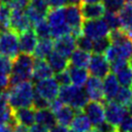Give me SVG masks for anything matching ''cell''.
<instances>
[{
	"instance_id": "obj_33",
	"label": "cell",
	"mask_w": 132,
	"mask_h": 132,
	"mask_svg": "<svg viewBox=\"0 0 132 132\" xmlns=\"http://www.w3.org/2000/svg\"><path fill=\"white\" fill-rule=\"evenodd\" d=\"M114 101H117L118 103L124 105V106H127L131 101H132V91L129 87H122L120 88L116 98H114Z\"/></svg>"
},
{
	"instance_id": "obj_37",
	"label": "cell",
	"mask_w": 132,
	"mask_h": 132,
	"mask_svg": "<svg viewBox=\"0 0 132 132\" xmlns=\"http://www.w3.org/2000/svg\"><path fill=\"white\" fill-rule=\"evenodd\" d=\"M28 5L31 6L32 8H34L35 10H37L38 12L42 13L45 16L50 10V6L45 0H30Z\"/></svg>"
},
{
	"instance_id": "obj_8",
	"label": "cell",
	"mask_w": 132,
	"mask_h": 132,
	"mask_svg": "<svg viewBox=\"0 0 132 132\" xmlns=\"http://www.w3.org/2000/svg\"><path fill=\"white\" fill-rule=\"evenodd\" d=\"M65 21L70 28V33L75 37L81 34L82 25V14L80 11V6L77 4H68L64 7Z\"/></svg>"
},
{
	"instance_id": "obj_45",
	"label": "cell",
	"mask_w": 132,
	"mask_h": 132,
	"mask_svg": "<svg viewBox=\"0 0 132 132\" xmlns=\"http://www.w3.org/2000/svg\"><path fill=\"white\" fill-rule=\"evenodd\" d=\"M30 0H14L10 5L11 10H25L29 4Z\"/></svg>"
},
{
	"instance_id": "obj_17",
	"label": "cell",
	"mask_w": 132,
	"mask_h": 132,
	"mask_svg": "<svg viewBox=\"0 0 132 132\" xmlns=\"http://www.w3.org/2000/svg\"><path fill=\"white\" fill-rule=\"evenodd\" d=\"M103 95H104V102L105 101H111L114 100L119 90H120V84L117 79V76L113 72H109L103 79Z\"/></svg>"
},
{
	"instance_id": "obj_16",
	"label": "cell",
	"mask_w": 132,
	"mask_h": 132,
	"mask_svg": "<svg viewBox=\"0 0 132 132\" xmlns=\"http://www.w3.org/2000/svg\"><path fill=\"white\" fill-rule=\"evenodd\" d=\"M37 43V36L32 29H28L19 34V48L24 54L32 55Z\"/></svg>"
},
{
	"instance_id": "obj_5",
	"label": "cell",
	"mask_w": 132,
	"mask_h": 132,
	"mask_svg": "<svg viewBox=\"0 0 132 132\" xmlns=\"http://www.w3.org/2000/svg\"><path fill=\"white\" fill-rule=\"evenodd\" d=\"M131 54H132V38H130L129 36H126L125 38H123L118 42L110 43L104 56L110 63L116 60L129 61Z\"/></svg>"
},
{
	"instance_id": "obj_49",
	"label": "cell",
	"mask_w": 132,
	"mask_h": 132,
	"mask_svg": "<svg viewBox=\"0 0 132 132\" xmlns=\"http://www.w3.org/2000/svg\"><path fill=\"white\" fill-rule=\"evenodd\" d=\"M12 130H13V132H28L29 129L25 125H22V124H19V123H14L12 125Z\"/></svg>"
},
{
	"instance_id": "obj_7",
	"label": "cell",
	"mask_w": 132,
	"mask_h": 132,
	"mask_svg": "<svg viewBox=\"0 0 132 132\" xmlns=\"http://www.w3.org/2000/svg\"><path fill=\"white\" fill-rule=\"evenodd\" d=\"M109 31L110 30L108 26L102 18L95 20H86L81 25V33L93 40L108 36Z\"/></svg>"
},
{
	"instance_id": "obj_44",
	"label": "cell",
	"mask_w": 132,
	"mask_h": 132,
	"mask_svg": "<svg viewBox=\"0 0 132 132\" xmlns=\"http://www.w3.org/2000/svg\"><path fill=\"white\" fill-rule=\"evenodd\" d=\"M96 128H97V130L99 132H118L117 131V127H114L113 125H111L107 121H103L102 123L97 125Z\"/></svg>"
},
{
	"instance_id": "obj_21",
	"label": "cell",
	"mask_w": 132,
	"mask_h": 132,
	"mask_svg": "<svg viewBox=\"0 0 132 132\" xmlns=\"http://www.w3.org/2000/svg\"><path fill=\"white\" fill-rule=\"evenodd\" d=\"M121 21V29L132 38V3H125L123 8L118 12Z\"/></svg>"
},
{
	"instance_id": "obj_36",
	"label": "cell",
	"mask_w": 132,
	"mask_h": 132,
	"mask_svg": "<svg viewBox=\"0 0 132 132\" xmlns=\"http://www.w3.org/2000/svg\"><path fill=\"white\" fill-rule=\"evenodd\" d=\"M125 0H102V4L105 8V11L119 12L125 5Z\"/></svg>"
},
{
	"instance_id": "obj_31",
	"label": "cell",
	"mask_w": 132,
	"mask_h": 132,
	"mask_svg": "<svg viewBox=\"0 0 132 132\" xmlns=\"http://www.w3.org/2000/svg\"><path fill=\"white\" fill-rule=\"evenodd\" d=\"M34 32L39 39L51 38V28L45 19L41 20L40 22L34 25Z\"/></svg>"
},
{
	"instance_id": "obj_11",
	"label": "cell",
	"mask_w": 132,
	"mask_h": 132,
	"mask_svg": "<svg viewBox=\"0 0 132 132\" xmlns=\"http://www.w3.org/2000/svg\"><path fill=\"white\" fill-rule=\"evenodd\" d=\"M103 103H104V109H105V121H107L114 127H118L119 124L128 114L126 106L113 100L105 101Z\"/></svg>"
},
{
	"instance_id": "obj_32",
	"label": "cell",
	"mask_w": 132,
	"mask_h": 132,
	"mask_svg": "<svg viewBox=\"0 0 132 132\" xmlns=\"http://www.w3.org/2000/svg\"><path fill=\"white\" fill-rule=\"evenodd\" d=\"M102 19L108 26L109 30H117L121 29V21L119 18V14L117 12H110V11H105Z\"/></svg>"
},
{
	"instance_id": "obj_53",
	"label": "cell",
	"mask_w": 132,
	"mask_h": 132,
	"mask_svg": "<svg viewBox=\"0 0 132 132\" xmlns=\"http://www.w3.org/2000/svg\"><path fill=\"white\" fill-rule=\"evenodd\" d=\"M67 2H68V4H77V5H79L81 0H67Z\"/></svg>"
},
{
	"instance_id": "obj_51",
	"label": "cell",
	"mask_w": 132,
	"mask_h": 132,
	"mask_svg": "<svg viewBox=\"0 0 132 132\" xmlns=\"http://www.w3.org/2000/svg\"><path fill=\"white\" fill-rule=\"evenodd\" d=\"M126 108H127V111H128V113L129 114H131L132 116V101L126 106Z\"/></svg>"
},
{
	"instance_id": "obj_41",
	"label": "cell",
	"mask_w": 132,
	"mask_h": 132,
	"mask_svg": "<svg viewBox=\"0 0 132 132\" xmlns=\"http://www.w3.org/2000/svg\"><path fill=\"white\" fill-rule=\"evenodd\" d=\"M55 78L56 80L58 81V84L60 86H66V85H69L71 81H70V76H69V73H68V70L67 69H64L58 73H55Z\"/></svg>"
},
{
	"instance_id": "obj_35",
	"label": "cell",
	"mask_w": 132,
	"mask_h": 132,
	"mask_svg": "<svg viewBox=\"0 0 132 132\" xmlns=\"http://www.w3.org/2000/svg\"><path fill=\"white\" fill-rule=\"evenodd\" d=\"M75 42H76V47L77 48H79L81 51H85V52H89V53L92 52V48H93V39H91L90 37L84 35L82 33L80 35L76 36Z\"/></svg>"
},
{
	"instance_id": "obj_15",
	"label": "cell",
	"mask_w": 132,
	"mask_h": 132,
	"mask_svg": "<svg viewBox=\"0 0 132 132\" xmlns=\"http://www.w3.org/2000/svg\"><path fill=\"white\" fill-rule=\"evenodd\" d=\"M30 23L25 10H11L10 14V29L16 34H20L28 29H31Z\"/></svg>"
},
{
	"instance_id": "obj_30",
	"label": "cell",
	"mask_w": 132,
	"mask_h": 132,
	"mask_svg": "<svg viewBox=\"0 0 132 132\" xmlns=\"http://www.w3.org/2000/svg\"><path fill=\"white\" fill-rule=\"evenodd\" d=\"M10 7L2 3L0 5V32L10 29Z\"/></svg>"
},
{
	"instance_id": "obj_48",
	"label": "cell",
	"mask_w": 132,
	"mask_h": 132,
	"mask_svg": "<svg viewBox=\"0 0 132 132\" xmlns=\"http://www.w3.org/2000/svg\"><path fill=\"white\" fill-rule=\"evenodd\" d=\"M28 132H48V129L45 128L42 125L39 124H33L32 126H30V129L28 130Z\"/></svg>"
},
{
	"instance_id": "obj_26",
	"label": "cell",
	"mask_w": 132,
	"mask_h": 132,
	"mask_svg": "<svg viewBox=\"0 0 132 132\" xmlns=\"http://www.w3.org/2000/svg\"><path fill=\"white\" fill-rule=\"evenodd\" d=\"M54 51V41L51 38L39 39L37 41L35 50L33 52V57L35 59H46V57Z\"/></svg>"
},
{
	"instance_id": "obj_38",
	"label": "cell",
	"mask_w": 132,
	"mask_h": 132,
	"mask_svg": "<svg viewBox=\"0 0 132 132\" xmlns=\"http://www.w3.org/2000/svg\"><path fill=\"white\" fill-rule=\"evenodd\" d=\"M48 106H50V101H47L45 98H43L42 96H40L39 94L34 92L33 101H32V107L35 110H38V109L48 108Z\"/></svg>"
},
{
	"instance_id": "obj_2",
	"label": "cell",
	"mask_w": 132,
	"mask_h": 132,
	"mask_svg": "<svg viewBox=\"0 0 132 132\" xmlns=\"http://www.w3.org/2000/svg\"><path fill=\"white\" fill-rule=\"evenodd\" d=\"M34 57L29 54H20L12 59L11 71L9 73V87L24 80H30L32 77Z\"/></svg>"
},
{
	"instance_id": "obj_27",
	"label": "cell",
	"mask_w": 132,
	"mask_h": 132,
	"mask_svg": "<svg viewBox=\"0 0 132 132\" xmlns=\"http://www.w3.org/2000/svg\"><path fill=\"white\" fill-rule=\"evenodd\" d=\"M91 59V54L89 52L81 51L79 48L74 50L72 54L69 56V65L80 67V68H88L89 62Z\"/></svg>"
},
{
	"instance_id": "obj_6",
	"label": "cell",
	"mask_w": 132,
	"mask_h": 132,
	"mask_svg": "<svg viewBox=\"0 0 132 132\" xmlns=\"http://www.w3.org/2000/svg\"><path fill=\"white\" fill-rule=\"evenodd\" d=\"M19 37L11 29L0 32V54L13 59L19 55Z\"/></svg>"
},
{
	"instance_id": "obj_25",
	"label": "cell",
	"mask_w": 132,
	"mask_h": 132,
	"mask_svg": "<svg viewBox=\"0 0 132 132\" xmlns=\"http://www.w3.org/2000/svg\"><path fill=\"white\" fill-rule=\"evenodd\" d=\"M35 123L50 129L57 124V121L54 112L50 108H43L35 110Z\"/></svg>"
},
{
	"instance_id": "obj_29",
	"label": "cell",
	"mask_w": 132,
	"mask_h": 132,
	"mask_svg": "<svg viewBox=\"0 0 132 132\" xmlns=\"http://www.w3.org/2000/svg\"><path fill=\"white\" fill-rule=\"evenodd\" d=\"M114 74L117 76L119 84L122 87H132V67L129 63L120 68L119 70H117Z\"/></svg>"
},
{
	"instance_id": "obj_9",
	"label": "cell",
	"mask_w": 132,
	"mask_h": 132,
	"mask_svg": "<svg viewBox=\"0 0 132 132\" xmlns=\"http://www.w3.org/2000/svg\"><path fill=\"white\" fill-rule=\"evenodd\" d=\"M34 90L37 94L45 98L47 101H52L56 98H58L59 91H60V85L56 80L55 77H47L41 80H38L34 85Z\"/></svg>"
},
{
	"instance_id": "obj_34",
	"label": "cell",
	"mask_w": 132,
	"mask_h": 132,
	"mask_svg": "<svg viewBox=\"0 0 132 132\" xmlns=\"http://www.w3.org/2000/svg\"><path fill=\"white\" fill-rule=\"evenodd\" d=\"M109 45H110V40H109L108 36L95 39V40H93V48H92V52L94 54L104 55L105 52L107 51V48L109 47Z\"/></svg>"
},
{
	"instance_id": "obj_24",
	"label": "cell",
	"mask_w": 132,
	"mask_h": 132,
	"mask_svg": "<svg viewBox=\"0 0 132 132\" xmlns=\"http://www.w3.org/2000/svg\"><path fill=\"white\" fill-rule=\"evenodd\" d=\"M69 126L71 127L72 130L79 131V132H88L89 130H91L93 128V125L90 122V120L88 119V117L80 110L76 111V113Z\"/></svg>"
},
{
	"instance_id": "obj_40",
	"label": "cell",
	"mask_w": 132,
	"mask_h": 132,
	"mask_svg": "<svg viewBox=\"0 0 132 132\" xmlns=\"http://www.w3.org/2000/svg\"><path fill=\"white\" fill-rule=\"evenodd\" d=\"M118 132H131L132 131V116L127 114L124 120L117 127Z\"/></svg>"
},
{
	"instance_id": "obj_54",
	"label": "cell",
	"mask_w": 132,
	"mask_h": 132,
	"mask_svg": "<svg viewBox=\"0 0 132 132\" xmlns=\"http://www.w3.org/2000/svg\"><path fill=\"white\" fill-rule=\"evenodd\" d=\"M1 1H2V3H3V4H6V5H8V6H9V5L14 1V0H1Z\"/></svg>"
},
{
	"instance_id": "obj_10",
	"label": "cell",
	"mask_w": 132,
	"mask_h": 132,
	"mask_svg": "<svg viewBox=\"0 0 132 132\" xmlns=\"http://www.w3.org/2000/svg\"><path fill=\"white\" fill-rule=\"evenodd\" d=\"M89 74L99 78H104L110 72V63L104 55L94 54L91 55V59L88 65Z\"/></svg>"
},
{
	"instance_id": "obj_57",
	"label": "cell",
	"mask_w": 132,
	"mask_h": 132,
	"mask_svg": "<svg viewBox=\"0 0 132 132\" xmlns=\"http://www.w3.org/2000/svg\"><path fill=\"white\" fill-rule=\"evenodd\" d=\"M126 2H128V3H132V0H125Z\"/></svg>"
},
{
	"instance_id": "obj_22",
	"label": "cell",
	"mask_w": 132,
	"mask_h": 132,
	"mask_svg": "<svg viewBox=\"0 0 132 132\" xmlns=\"http://www.w3.org/2000/svg\"><path fill=\"white\" fill-rule=\"evenodd\" d=\"M46 62L50 65V67L54 73H58L64 69H67V67L69 65L68 58L62 56L61 54L57 53L56 51H53L46 57Z\"/></svg>"
},
{
	"instance_id": "obj_58",
	"label": "cell",
	"mask_w": 132,
	"mask_h": 132,
	"mask_svg": "<svg viewBox=\"0 0 132 132\" xmlns=\"http://www.w3.org/2000/svg\"><path fill=\"white\" fill-rule=\"evenodd\" d=\"M69 132H79V131H75V130H72L71 129V131H69Z\"/></svg>"
},
{
	"instance_id": "obj_60",
	"label": "cell",
	"mask_w": 132,
	"mask_h": 132,
	"mask_svg": "<svg viewBox=\"0 0 132 132\" xmlns=\"http://www.w3.org/2000/svg\"><path fill=\"white\" fill-rule=\"evenodd\" d=\"M131 91H132V87H131Z\"/></svg>"
},
{
	"instance_id": "obj_39",
	"label": "cell",
	"mask_w": 132,
	"mask_h": 132,
	"mask_svg": "<svg viewBox=\"0 0 132 132\" xmlns=\"http://www.w3.org/2000/svg\"><path fill=\"white\" fill-rule=\"evenodd\" d=\"M11 65H12V60L10 58L0 54V72L9 74L11 71Z\"/></svg>"
},
{
	"instance_id": "obj_18",
	"label": "cell",
	"mask_w": 132,
	"mask_h": 132,
	"mask_svg": "<svg viewBox=\"0 0 132 132\" xmlns=\"http://www.w3.org/2000/svg\"><path fill=\"white\" fill-rule=\"evenodd\" d=\"M12 117L15 123L25 125L27 127L35 124V109L32 106L12 109Z\"/></svg>"
},
{
	"instance_id": "obj_4",
	"label": "cell",
	"mask_w": 132,
	"mask_h": 132,
	"mask_svg": "<svg viewBox=\"0 0 132 132\" xmlns=\"http://www.w3.org/2000/svg\"><path fill=\"white\" fill-rule=\"evenodd\" d=\"M46 22L51 28V37L54 39L70 33V28L65 21L64 6L52 7L46 14Z\"/></svg>"
},
{
	"instance_id": "obj_59",
	"label": "cell",
	"mask_w": 132,
	"mask_h": 132,
	"mask_svg": "<svg viewBox=\"0 0 132 132\" xmlns=\"http://www.w3.org/2000/svg\"><path fill=\"white\" fill-rule=\"evenodd\" d=\"M1 4H2V1H1V0H0V5H1Z\"/></svg>"
},
{
	"instance_id": "obj_43",
	"label": "cell",
	"mask_w": 132,
	"mask_h": 132,
	"mask_svg": "<svg viewBox=\"0 0 132 132\" xmlns=\"http://www.w3.org/2000/svg\"><path fill=\"white\" fill-rule=\"evenodd\" d=\"M8 108H11V107L9 106V102H8L7 90H4L0 92V111L6 110Z\"/></svg>"
},
{
	"instance_id": "obj_52",
	"label": "cell",
	"mask_w": 132,
	"mask_h": 132,
	"mask_svg": "<svg viewBox=\"0 0 132 132\" xmlns=\"http://www.w3.org/2000/svg\"><path fill=\"white\" fill-rule=\"evenodd\" d=\"M101 1L102 0H81V3H97Z\"/></svg>"
},
{
	"instance_id": "obj_14",
	"label": "cell",
	"mask_w": 132,
	"mask_h": 132,
	"mask_svg": "<svg viewBox=\"0 0 132 132\" xmlns=\"http://www.w3.org/2000/svg\"><path fill=\"white\" fill-rule=\"evenodd\" d=\"M85 92L89 100L104 102L103 84L101 78L96 76H90L85 84Z\"/></svg>"
},
{
	"instance_id": "obj_47",
	"label": "cell",
	"mask_w": 132,
	"mask_h": 132,
	"mask_svg": "<svg viewBox=\"0 0 132 132\" xmlns=\"http://www.w3.org/2000/svg\"><path fill=\"white\" fill-rule=\"evenodd\" d=\"M48 132H69L67 126H64V125H61V124H56L54 125L52 128L48 129Z\"/></svg>"
},
{
	"instance_id": "obj_1",
	"label": "cell",
	"mask_w": 132,
	"mask_h": 132,
	"mask_svg": "<svg viewBox=\"0 0 132 132\" xmlns=\"http://www.w3.org/2000/svg\"><path fill=\"white\" fill-rule=\"evenodd\" d=\"M34 92V85L30 80H24L7 88L8 102L11 109L32 106Z\"/></svg>"
},
{
	"instance_id": "obj_23",
	"label": "cell",
	"mask_w": 132,
	"mask_h": 132,
	"mask_svg": "<svg viewBox=\"0 0 132 132\" xmlns=\"http://www.w3.org/2000/svg\"><path fill=\"white\" fill-rule=\"evenodd\" d=\"M67 70H68V73L70 76V81L72 82V85L77 86V87L85 86L87 79L89 78V71L86 70V68L68 65Z\"/></svg>"
},
{
	"instance_id": "obj_56",
	"label": "cell",
	"mask_w": 132,
	"mask_h": 132,
	"mask_svg": "<svg viewBox=\"0 0 132 132\" xmlns=\"http://www.w3.org/2000/svg\"><path fill=\"white\" fill-rule=\"evenodd\" d=\"M129 64H130V66L132 67V54H131V56H130V58H129Z\"/></svg>"
},
{
	"instance_id": "obj_50",
	"label": "cell",
	"mask_w": 132,
	"mask_h": 132,
	"mask_svg": "<svg viewBox=\"0 0 132 132\" xmlns=\"http://www.w3.org/2000/svg\"><path fill=\"white\" fill-rule=\"evenodd\" d=\"M0 132H13V130H12V125L9 124V123L0 125Z\"/></svg>"
},
{
	"instance_id": "obj_46",
	"label": "cell",
	"mask_w": 132,
	"mask_h": 132,
	"mask_svg": "<svg viewBox=\"0 0 132 132\" xmlns=\"http://www.w3.org/2000/svg\"><path fill=\"white\" fill-rule=\"evenodd\" d=\"M50 7H63L68 4L67 0H45Z\"/></svg>"
},
{
	"instance_id": "obj_55",
	"label": "cell",
	"mask_w": 132,
	"mask_h": 132,
	"mask_svg": "<svg viewBox=\"0 0 132 132\" xmlns=\"http://www.w3.org/2000/svg\"><path fill=\"white\" fill-rule=\"evenodd\" d=\"M88 132H99V131H98V130H97V128L95 127V128H92L91 130H89Z\"/></svg>"
},
{
	"instance_id": "obj_12",
	"label": "cell",
	"mask_w": 132,
	"mask_h": 132,
	"mask_svg": "<svg viewBox=\"0 0 132 132\" xmlns=\"http://www.w3.org/2000/svg\"><path fill=\"white\" fill-rule=\"evenodd\" d=\"M82 112L88 117L93 126H97L105 121V109L104 103L101 101H88L82 107Z\"/></svg>"
},
{
	"instance_id": "obj_20",
	"label": "cell",
	"mask_w": 132,
	"mask_h": 132,
	"mask_svg": "<svg viewBox=\"0 0 132 132\" xmlns=\"http://www.w3.org/2000/svg\"><path fill=\"white\" fill-rule=\"evenodd\" d=\"M80 11L85 20L101 19L105 12V8L102 3H81Z\"/></svg>"
},
{
	"instance_id": "obj_19",
	"label": "cell",
	"mask_w": 132,
	"mask_h": 132,
	"mask_svg": "<svg viewBox=\"0 0 132 132\" xmlns=\"http://www.w3.org/2000/svg\"><path fill=\"white\" fill-rule=\"evenodd\" d=\"M54 74L53 70L51 69L50 65L44 59H35L34 58V65H33V71H32V77L31 79L33 81H38L47 77H52Z\"/></svg>"
},
{
	"instance_id": "obj_28",
	"label": "cell",
	"mask_w": 132,
	"mask_h": 132,
	"mask_svg": "<svg viewBox=\"0 0 132 132\" xmlns=\"http://www.w3.org/2000/svg\"><path fill=\"white\" fill-rule=\"evenodd\" d=\"M77 110H75L73 107L67 105V104H63L62 107L57 110L54 114L56 117V121L58 124L64 125V126H69L71 121L73 120L75 113Z\"/></svg>"
},
{
	"instance_id": "obj_42",
	"label": "cell",
	"mask_w": 132,
	"mask_h": 132,
	"mask_svg": "<svg viewBox=\"0 0 132 132\" xmlns=\"http://www.w3.org/2000/svg\"><path fill=\"white\" fill-rule=\"evenodd\" d=\"M7 123H9L11 125H13L15 123V121L13 120V117H12V109L11 108L0 111V125L7 124Z\"/></svg>"
},
{
	"instance_id": "obj_13",
	"label": "cell",
	"mask_w": 132,
	"mask_h": 132,
	"mask_svg": "<svg viewBox=\"0 0 132 132\" xmlns=\"http://www.w3.org/2000/svg\"><path fill=\"white\" fill-rule=\"evenodd\" d=\"M75 39L76 37L71 33L56 38L54 41V51H56L57 53L61 54L66 58H69V56L76 47Z\"/></svg>"
},
{
	"instance_id": "obj_3",
	"label": "cell",
	"mask_w": 132,
	"mask_h": 132,
	"mask_svg": "<svg viewBox=\"0 0 132 132\" xmlns=\"http://www.w3.org/2000/svg\"><path fill=\"white\" fill-rule=\"evenodd\" d=\"M58 98L64 103L75 110H81L86 103L89 101V98L85 92V89L74 85L61 86Z\"/></svg>"
}]
</instances>
